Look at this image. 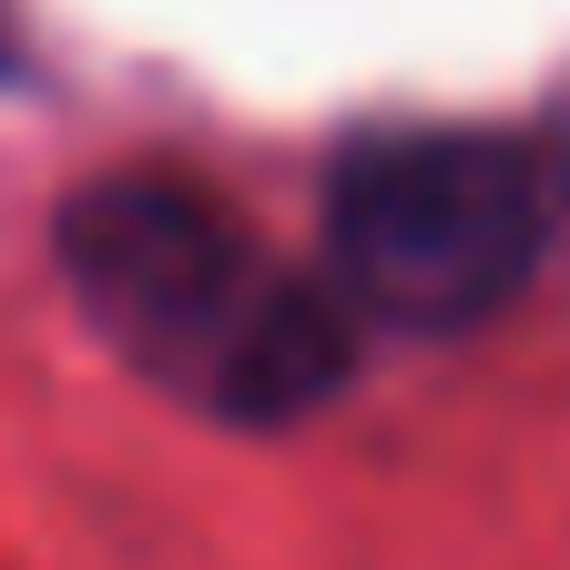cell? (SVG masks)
<instances>
[{
	"mask_svg": "<svg viewBox=\"0 0 570 570\" xmlns=\"http://www.w3.org/2000/svg\"><path fill=\"white\" fill-rule=\"evenodd\" d=\"M51 245L102 346L204 417H235V428L306 417L356 367V326L336 285L265 255L214 194L174 174L82 184L61 204Z\"/></svg>",
	"mask_w": 570,
	"mask_h": 570,
	"instance_id": "cell-1",
	"label": "cell"
},
{
	"mask_svg": "<svg viewBox=\"0 0 570 570\" xmlns=\"http://www.w3.org/2000/svg\"><path fill=\"white\" fill-rule=\"evenodd\" d=\"M570 174L530 132H377L326 184V275L346 316L459 336L540 275Z\"/></svg>",
	"mask_w": 570,
	"mask_h": 570,
	"instance_id": "cell-2",
	"label": "cell"
}]
</instances>
